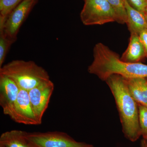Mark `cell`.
Wrapping results in <instances>:
<instances>
[{"label": "cell", "mask_w": 147, "mask_h": 147, "mask_svg": "<svg viewBox=\"0 0 147 147\" xmlns=\"http://www.w3.org/2000/svg\"><path fill=\"white\" fill-rule=\"evenodd\" d=\"M88 71L105 82L113 75L127 79H147V65L123 61L118 54L101 42L94 47L93 60L88 67Z\"/></svg>", "instance_id": "1"}, {"label": "cell", "mask_w": 147, "mask_h": 147, "mask_svg": "<svg viewBox=\"0 0 147 147\" xmlns=\"http://www.w3.org/2000/svg\"><path fill=\"white\" fill-rule=\"evenodd\" d=\"M84 1H85V0H84Z\"/></svg>", "instance_id": "23"}, {"label": "cell", "mask_w": 147, "mask_h": 147, "mask_svg": "<svg viewBox=\"0 0 147 147\" xmlns=\"http://www.w3.org/2000/svg\"><path fill=\"white\" fill-rule=\"evenodd\" d=\"M15 42L0 34V67L3 66L11 46Z\"/></svg>", "instance_id": "16"}, {"label": "cell", "mask_w": 147, "mask_h": 147, "mask_svg": "<svg viewBox=\"0 0 147 147\" xmlns=\"http://www.w3.org/2000/svg\"><path fill=\"white\" fill-rule=\"evenodd\" d=\"M139 35L140 40L144 48L146 57L147 58V28L142 30L139 33Z\"/></svg>", "instance_id": "19"}, {"label": "cell", "mask_w": 147, "mask_h": 147, "mask_svg": "<svg viewBox=\"0 0 147 147\" xmlns=\"http://www.w3.org/2000/svg\"><path fill=\"white\" fill-rule=\"evenodd\" d=\"M23 0H0V27L13 9Z\"/></svg>", "instance_id": "15"}, {"label": "cell", "mask_w": 147, "mask_h": 147, "mask_svg": "<svg viewBox=\"0 0 147 147\" xmlns=\"http://www.w3.org/2000/svg\"><path fill=\"white\" fill-rule=\"evenodd\" d=\"M9 117L17 123L26 125H38L28 91L20 89L13 113Z\"/></svg>", "instance_id": "8"}, {"label": "cell", "mask_w": 147, "mask_h": 147, "mask_svg": "<svg viewBox=\"0 0 147 147\" xmlns=\"http://www.w3.org/2000/svg\"><path fill=\"white\" fill-rule=\"evenodd\" d=\"M54 88V83L50 79L40 83L28 91L32 108L38 125L42 123V117L48 108Z\"/></svg>", "instance_id": "7"}, {"label": "cell", "mask_w": 147, "mask_h": 147, "mask_svg": "<svg viewBox=\"0 0 147 147\" xmlns=\"http://www.w3.org/2000/svg\"><path fill=\"white\" fill-rule=\"evenodd\" d=\"M26 134V131L16 129L5 131L0 137V145L5 147H31Z\"/></svg>", "instance_id": "13"}, {"label": "cell", "mask_w": 147, "mask_h": 147, "mask_svg": "<svg viewBox=\"0 0 147 147\" xmlns=\"http://www.w3.org/2000/svg\"><path fill=\"white\" fill-rule=\"evenodd\" d=\"M130 37L128 47L121 57L123 61L130 63H140L146 57L144 46L140 40L139 34L130 33Z\"/></svg>", "instance_id": "10"}, {"label": "cell", "mask_w": 147, "mask_h": 147, "mask_svg": "<svg viewBox=\"0 0 147 147\" xmlns=\"http://www.w3.org/2000/svg\"><path fill=\"white\" fill-rule=\"evenodd\" d=\"M144 16L145 18H146V20L147 23V7L146 9V11H145L144 13Z\"/></svg>", "instance_id": "22"}, {"label": "cell", "mask_w": 147, "mask_h": 147, "mask_svg": "<svg viewBox=\"0 0 147 147\" xmlns=\"http://www.w3.org/2000/svg\"><path fill=\"white\" fill-rule=\"evenodd\" d=\"M138 105L139 123L142 135L147 132V107Z\"/></svg>", "instance_id": "17"}, {"label": "cell", "mask_w": 147, "mask_h": 147, "mask_svg": "<svg viewBox=\"0 0 147 147\" xmlns=\"http://www.w3.org/2000/svg\"><path fill=\"white\" fill-rule=\"evenodd\" d=\"M107 1L115 14L116 22L120 24H126L127 22V16L125 0Z\"/></svg>", "instance_id": "14"}, {"label": "cell", "mask_w": 147, "mask_h": 147, "mask_svg": "<svg viewBox=\"0 0 147 147\" xmlns=\"http://www.w3.org/2000/svg\"><path fill=\"white\" fill-rule=\"evenodd\" d=\"M0 74L12 79L20 89L28 91L50 79L45 69L31 61H12L0 67Z\"/></svg>", "instance_id": "3"}, {"label": "cell", "mask_w": 147, "mask_h": 147, "mask_svg": "<svg viewBox=\"0 0 147 147\" xmlns=\"http://www.w3.org/2000/svg\"><path fill=\"white\" fill-rule=\"evenodd\" d=\"M125 79L129 92L136 102L147 107V78Z\"/></svg>", "instance_id": "11"}, {"label": "cell", "mask_w": 147, "mask_h": 147, "mask_svg": "<svg viewBox=\"0 0 147 147\" xmlns=\"http://www.w3.org/2000/svg\"><path fill=\"white\" fill-rule=\"evenodd\" d=\"M140 147H147V140L144 139L141 141Z\"/></svg>", "instance_id": "20"}, {"label": "cell", "mask_w": 147, "mask_h": 147, "mask_svg": "<svg viewBox=\"0 0 147 147\" xmlns=\"http://www.w3.org/2000/svg\"><path fill=\"white\" fill-rule=\"evenodd\" d=\"M105 82L115 100L125 137L130 142H136L142 135L139 105L129 92L126 80L120 75H113Z\"/></svg>", "instance_id": "2"}, {"label": "cell", "mask_w": 147, "mask_h": 147, "mask_svg": "<svg viewBox=\"0 0 147 147\" xmlns=\"http://www.w3.org/2000/svg\"><path fill=\"white\" fill-rule=\"evenodd\" d=\"M20 90L12 79L0 74V105L5 115H11Z\"/></svg>", "instance_id": "9"}, {"label": "cell", "mask_w": 147, "mask_h": 147, "mask_svg": "<svg viewBox=\"0 0 147 147\" xmlns=\"http://www.w3.org/2000/svg\"><path fill=\"white\" fill-rule=\"evenodd\" d=\"M80 16L85 26L116 22L115 14L107 0H85Z\"/></svg>", "instance_id": "4"}, {"label": "cell", "mask_w": 147, "mask_h": 147, "mask_svg": "<svg viewBox=\"0 0 147 147\" xmlns=\"http://www.w3.org/2000/svg\"><path fill=\"white\" fill-rule=\"evenodd\" d=\"M125 3L127 16L126 24L129 30L130 33L139 34L143 30L147 28V21L144 14L133 8L127 0H125Z\"/></svg>", "instance_id": "12"}, {"label": "cell", "mask_w": 147, "mask_h": 147, "mask_svg": "<svg viewBox=\"0 0 147 147\" xmlns=\"http://www.w3.org/2000/svg\"><path fill=\"white\" fill-rule=\"evenodd\" d=\"M26 136L31 147H94L91 144L77 142L61 131L26 132Z\"/></svg>", "instance_id": "5"}, {"label": "cell", "mask_w": 147, "mask_h": 147, "mask_svg": "<svg viewBox=\"0 0 147 147\" xmlns=\"http://www.w3.org/2000/svg\"><path fill=\"white\" fill-rule=\"evenodd\" d=\"M133 8L144 14L147 7V0H127Z\"/></svg>", "instance_id": "18"}, {"label": "cell", "mask_w": 147, "mask_h": 147, "mask_svg": "<svg viewBox=\"0 0 147 147\" xmlns=\"http://www.w3.org/2000/svg\"><path fill=\"white\" fill-rule=\"evenodd\" d=\"M39 0H23L16 6L0 27V34L16 42L20 28Z\"/></svg>", "instance_id": "6"}, {"label": "cell", "mask_w": 147, "mask_h": 147, "mask_svg": "<svg viewBox=\"0 0 147 147\" xmlns=\"http://www.w3.org/2000/svg\"><path fill=\"white\" fill-rule=\"evenodd\" d=\"M142 136H143V137H144V139H146V140H147V132L146 133L143 134Z\"/></svg>", "instance_id": "21"}]
</instances>
